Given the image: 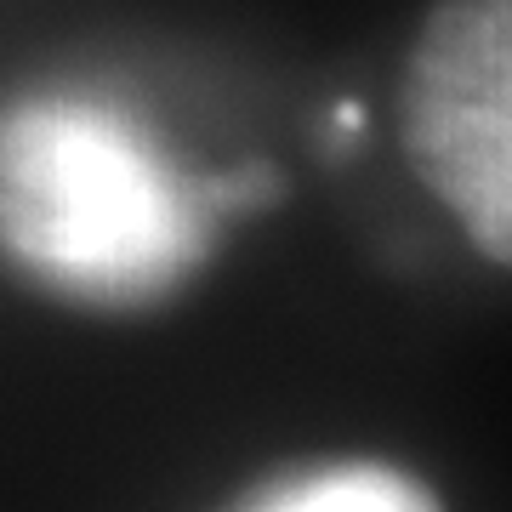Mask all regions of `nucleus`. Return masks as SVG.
Returning <instances> with one entry per match:
<instances>
[{"label": "nucleus", "instance_id": "f03ea898", "mask_svg": "<svg viewBox=\"0 0 512 512\" xmlns=\"http://www.w3.org/2000/svg\"><path fill=\"white\" fill-rule=\"evenodd\" d=\"M404 143L490 262L512 256V0H439L404 74Z\"/></svg>", "mask_w": 512, "mask_h": 512}, {"label": "nucleus", "instance_id": "f257e3e1", "mask_svg": "<svg viewBox=\"0 0 512 512\" xmlns=\"http://www.w3.org/2000/svg\"><path fill=\"white\" fill-rule=\"evenodd\" d=\"M211 200L126 109L46 92L0 114V245L86 302H154L211 251Z\"/></svg>", "mask_w": 512, "mask_h": 512}, {"label": "nucleus", "instance_id": "7ed1b4c3", "mask_svg": "<svg viewBox=\"0 0 512 512\" xmlns=\"http://www.w3.org/2000/svg\"><path fill=\"white\" fill-rule=\"evenodd\" d=\"M251 512H439L433 495L387 467H336V473L285 484Z\"/></svg>", "mask_w": 512, "mask_h": 512}]
</instances>
